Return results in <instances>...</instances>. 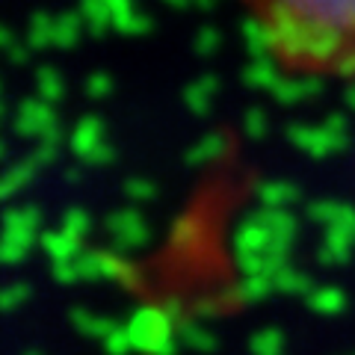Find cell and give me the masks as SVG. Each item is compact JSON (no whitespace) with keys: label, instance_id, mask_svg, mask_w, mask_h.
Returning <instances> with one entry per match:
<instances>
[{"label":"cell","instance_id":"1","mask_svg":"<svg viewBox=\"0 0 355 355\" xmlns=\"http://www.w3.org/2000/svg\"><path fill=\"white\" fill-rule=\"evenodd\" d=\"M240 6L284 74L355 80V0H240Z\"/></svg>","mask_w":355,"mask_h":355}]
</instances>
